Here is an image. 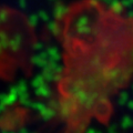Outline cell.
Returning a JSON list of instances; mask_svg holds the SVG:
<instances>
[{
  "mask_svg": "<svg viewBox=\"0 0 133 133\" xmlns=\"http://www.w3.org/2000/svg\"><path fill=\"white\" fill-rule=\"evenodd\" d=\"M60 30L66 108L78 116L107 115L109 97L133 74V18L99 0H80L65 10Z\"/></svg>",
  "mask_w": 133,
  "mask_h": 133,
  "instance_id": "cell-1",
  "label": "cell"
},
{
  "mask_svg": "<svg viewBox=\"0 0 133 133\" xmlns=\"http://www.w3.org/2000/svg\"><path fill=\"white\" fill-rule=\"evenodd\" d=\"M33 33L27 19L14 9L0 7V76L14 72L27 59Z\"/></svg>",
  "mask_w": 133,
  "mask_h": 133,
  "instance_id": "cell-2",
  "label": "cell"
}]
</instances>
